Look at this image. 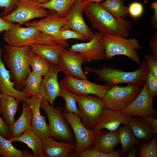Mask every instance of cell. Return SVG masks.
Instances as JSON below:
<instances>
[{"instance_id": "6da1fadb", "label": "cell", "mask_w": 157, "mask_h": 157, "mask_svg": "<svg viewBox=\"0 0 157 157\" xmlns=\"http://www.w3.org/2000/svg\"><path fill=\"white\" fill-rule=\"evenodd\" d=\"M83 12L92 27L104 33L127 38L132 22L123 18H116L104 8L100 3L90 2L85 6Z\"/></svg>"}, {"instance_id": "7a4b0ae2", "label": "cell", "mask_w": 157, "mask_h": 157, "mask_svg": "<svg viewBox=\"0 0 157 157\" xmlns=\"http://www.w3.org/2000/svg\"><path fill=\"white\" fill-rule=\"evenodd\" d=\"M3 47V58L9 71L11 81L14 83L17 90H22L24 83L31 72L29 46L17 47L4 44Z\"/></svg>"}, {"instance_id": "3957f363", "label": "cell", "mask_w": 157, "mask_h": 157, "mask_svg": "<svg viewBox=\"0 0 157 157\" xmlns=\"http://www.w3.org/2000/svg\"><path fill=\"white\" fill-rule=\"evenodd\" d=\"M84 69L87 72H93L97 75V80L104 81L106 84L111 86L122 83L142 86L150 71L145 60H142L139 68L134 71H124L106 65L100 69L89 67H85Z\"/></svg>"}, {"instance_id": "277c9868", "label": "cell", "mask_w": 157, "mask_h": 157, "mask_svg": "<svg viewBox=\"0 0 157 157\" xmlns=\"http://www.w3.org/2000/svg\"><path fill=\"white\" fill-rule=\"evenodd\" d=\"M40 108L44 112L49 123L50 136L58 141L76 144L74 134L64 117L65 108L58 106L55 108L46 100H41Z\"/></svg>"}, {"instance_id": "5b68a950", "label": "cell", "mask_w": 157, "mask_h": 157, "mask_svg": "<svg viewBox=\"0 0 157 157\" xmlns=\"http://www.w3.org/2000/svg\"><path fill=\"white\" fill-rule=\"evenodd\" d=\"M100 42L104 49L106 59L110 60L115 56L122 55L138 65L140 64L138 51L141 50L142 47L138 40L103 33Z\"/></svg>"}, {"instance_id": "8992f818", "label": "cell", "mask_w": 157, "mask_h": 157, "mask_svg": "<svg viewBox=\"0 0 157 157\" xmlns=\"http://www.w3.org/2000/svg\"><path fill=\"white\" fill-rule=\"evenodd\" d=\"M72 93L76 99L82 122L88 129H93L105 108L102 99L90 94Z\"/></svg>"}, {"instance_id": "52a82bcc", "label": "cell", "mask_w": 157, "mask_h": 157, "mask_svg": "<svg viewBox=\"0 0 157 157\" xmlns=\"http://www.w3.org/2000/svg\"><path fill=\"white\" fill-rule=\"evenodd\" d=\"M141 90L139 86L131 84L125 87L112 86L102 99L105 108L119 111L129 105Z\"/></svg>"}, {"instance_id": "ba28073f", "label": "cell", "mask_w": 157, "mask_h": 157, "mask_svg": "<svg viewBox=\"0 0 157 157\" xmlns=\"http://www.w3.org/2000/svg\"><path fill=\"white\" fill-rule=\"evenodd\" d=\"M64 117L73 132L76 140L75 147L71 157H75L86 149L93 148V140L97 132L87 128L81 120L78 115L67 112L65 110Z\"/></svg>"}, {"instance_id": "9c48e42d", "label": "cell", "mask_w": 157, "mask_h": 157, "mask_svg": "<svg viewBox=\"0 0 157 157\" xmlns=\"http://www.w3.org/2000/svg\"><path fill=\"white\" fill-rule=\"evenodd\" d=\"M60 88L76 94L94 95L102 99L112 86L106 84L97 85L86 79H81L70 75L65 76L59 81Z\"/></svg>"}, {"instance_id": "30bf717a", "label": "cell", "mask_w": 157, "mask_h": 157, "mask_svg": "<svg viewBox=\"0 0 157 157\" xmlns=\"http://www.w3.org/2000/svg\"><path fill=\"white\" fill-rule=\"evenodd\" d=\"M49 14L45 9L39 6L37 3L29 0H18L16 9L3 18L8 22H16L21 25L32 19L45 17Z\"/></svg>"}, {"instance_id": "8fae6325", "label": "cell", "mask_w": 157, "mask_h": 157, "mask_svg": "<svg viewBox=\"0 0 157 157\" xmlns=\"http://www.w3.org/2000/svg\"><path fill=\"white\" fill-rule=\"evenodd\" d=\"M83 63H86L83 55L65 48L60 54L57 65L60 72L65 75H70L77 79H86L87 77L82 68Z\"/></svg>"}, {"instance_id": "7c38bea8", "label": "cell", "mask_w": 157, "mask_h": 157, "mask_svg": "<svg viewBox=\"0 0 157 157\" xmlns=\"http://www.w3.org/2000/svg\"><path fill=\"white\" fill-rule=\"evenodd\" d=\"M89 2L87 0H76L66 16L67 22L63 28L77 32L89 41L93 38L94 33L87 26L83 15L84 8Z\"/></svg>"}, {"instance_id": "4fadbf2b", "label": "cell", "mask_w": 157, "mask_h": 157, "mask_svg": "<svg viewBox=\"0 0 157 157\" xmlns=\"http://www.w3.org/2000/svg\"><path fill=\"white\" fill-rule=\"evenodd\" d=\"M153 99L149 96L145 81L142 88L134 100L119 111L130 116L157 118L156 113L154 108Z\"/></svg>"}, {"instance_id": "5bb4252c", "label": "cell", "mask_w": 157, "mask_h": 157, "mask_svg": "<svg viewBox=\"0 0 157 157\" xmlns=\"http://www.w3.org/2000/svg\"><path fill=\"white\" fill-rule=\"evenodd\" d=\"M60 71L57 65L50 63L49 68L40 85L38 99L47 101L53 106L56 98L59 97L60 87L58 75Z\"/></svg>"}, {"instance_id": "9a60e30c", "label": "cell", "mask_w": 157, "mask_h": 157, "mask_svg": "<svg viewBox=\"0 0 157 157\" xmlns=\"http://www.w3.org/2000/svg\"><path fill=\"white\" fill-rule=\"evenodd\" d=\"M94 33L93 38L88 42L76 43L71 45L68 49L71 51L83 55L86 63L102 61L106 59L104 49L100 42L104 33L94 31Z\"/></svg>"}, {"instance_id": "2e32d148", "label": "cell", "mask_w": 157, "mask_h": 157, "mask_svg": "<svg viewBox=\"0 0 157 157\" xmlns=\"http://www.w3.org/2000/svg\"><path fill=\"white\" fill-rule=\"evenodd\" d=\"M131 117L119 111L104 108L93 129L97 133L104 129L117 131L120 125H128Z\"/></svg>"}, {"instance_id": "e0dca14e", "label": "cell", "mask_w": 157, "mask_h": 157, "mask_svg": "<svg viewBox=\"0 0 157 157\" xmlns=\"http://www.w3.org/2000/svg\"><path fill=\"white\" fill-rule=\"evenodd\" d=\"M41 32L31 27H22L18 24L5 31L3 40L8 45L14 46L25 45L35 39Z\"/></svg>"}, {"instance_id": "ac0fdd59", "label": "cell", "mask_w": 157, "mask_h": 157, "mask_svg": "<svg viewBox=\"0 0 157 157\" xmlns=\"http://www.w3.org/2000/svg\"><path fill=\"white\" fill-rule=\"evenodd\" d=\"M70 39L86 40L83 35L77 32L69 29L62 28L57 33L52 35H45L40 32L35 39L26 45L29 46L33 43L44 44H63L68 47L69 44L67 40Z\"/></svg>"}, {"instance_id": "d6986e66", "label": "cell", "mask_w": 157, "mask_h": 157, "mask_svg": "<svg viewBox=\"0 0 157 157\" xmlns=\"http://www.w3.org/2000/svg\"><path fill=\"white\" fill-rule=\"evenodd\" d=\"M0 92L2 94H6L14 97L20 102L25 101L28 98L26 90H17L13 82L11 80L9 71L6 68L1 56L4 51L0 46Z\"/></svg>"}, {"instance_id": "ffe728a7", "label": "cell", "mask_w": 157, "mask_h": 157, "mask_svg": "<svg viewBox=\"0 0 157 157\" xmlns=\"http://www.w3.org/2000/svg\"><path fill=\"white\" fill-rule=\"evenodd\" d=\"M67 21V17L59 16L56 13L49 14L38 21L28 22L24 24L26 26L36 28L45 35L57 33L65 26Z\"/></svg>"}, {"instance_id": "44dd1931", "label": "cell", "mask_w": 157, "mask_h": 157, "mask_svg": "<svg viewBox=\"0 0 157 157\" xmlns=\"http://www.w3.org/2000/svg\"><path fill=\"white\" fill-rule=\"evenodd\" d=\"M41 100L32 97L27 98L25 101L30 108L31 119L30 127L42 139L47 136H50L46 117L42 115L40 111Z\"/></svg>"}, {"instance_id": "7402d4cb", "label": "cell", "mask_w": 157, "mask_h": 157, "mask_svg": "<svg viewBox=\"0 0 157 157\" xmlns=\"http://www.w3.org/2000/svg\"><path fill=\"white\" fill-rule=\"evenodd\" d=\"M43 157H71L75 144L56 140L51 136L42 139Z\"/></svg>"}, {"instance_id": "603a6c76", "label": "cell", "mask_w": 157, "mask_h": 157, "mask_svg": "<svg viewBox=\"0 0 157 157\" xmlns=\"http://www.w3.org/2000/svg\"><path fill=\"white\" fill-rule=\"evenodd\" d=\"M120 143L117 130L105 131L102 129L97 133L93 142L92 148L105 154L114 151L116 146Z\"/></svg>"}, {"instance_id": "cb8c5ba5", "label": "cell", "mask_w": 157, "mask_h": 157, "mask_svg": "<svg viewBox=\"0 0 157 157\" xmlns=\"http://www.w3.org/2000/svg\"><path fill=\"white\" fill-rule=\"evenodd\" d=\"M29 46L32 52L45 59L50 63L56 65L61 51L67 47L63 44H44L33 43Z\"/></svg>"}, {"instance_id": "d4e9b609", "label": "cell", "mask_w": 157, "mask_h": 157, "mask_svg": "<svg viewBox=\"0 0 157 157\" xmlns=\"http://www.w3.org/2000/svg\"><path fill=\"white\" fill-rule=\"evenodd\" d=\"M8 140L11 142L16 141L23 142L32 150L34 157H43L42 151V140L30 127L25 129L20 136L10 137Z\"/></svg>"}, {"instance_id": "484cf974", "label": "cell", "mask_w": 157, "mask_h": 157, "mask_svg": "<svg viewBox=\"0 0 157 157\" xmlns=\"http://www.w3.org/2000/svg\"><path fill=\"white\" fill-rule=\"evenodd\" d=\"M128 125L135 137L140 142H149L155 135L142 117L131 116Z\"/></svg>"}, {"instance_id": "4316f807", "label": "cell", "mask_w": 157, "mask_h": 157, "mask_svg": "<svg viewBox=\"0 0 157 157\" xmlns=\"http://www.w3.org/2000/svg\"><path fill=\"white\" fill-rule=\"evenodd\" d=\"M22 102L21 115L16 122L8 126L11 137L20 136L25 129L31 126V114L30 108L25 101Z\"/></svg>"}, {"instance_id": "83f0119b", "label": "cell", "mask_w": 157, "mask_h": 157, "mask_svg": "<svg viewBox=\"0 0 157 157\" xmlns=\"http://www.w3.org/2000/svg\"><path fill=\"white\" fill-rule=\"evenodd\" d=\"M20 102L14 97L2 94L0 101V113L6 125L10 126L15 122L14 117Z\"/></svg>"}, {"instance_id": "f1b7e54d", "label": "cell", "mask_w": 157, "mask_h": 157, "mask_svg": "<svg viewBox=\"0 0 157 157\" xmlns=\"http://www.w3.org/2000/svg\"><path fill=\"white\" fill-rule=\"evenodd\" d=\"M117 131L122 146L120 153L122 156L133 146L140 145L141 142L135 137L128 125H120Z\"/></svg>"}, {"instance_id": "f546056e", "label": "cell", "mask_w": 157, "mask_h": 157, "mask_svg": "<svg viewBox=\"0 0 157 157\" xmlns=\"http://www.w3.org/2000/svg\"><path fill=\"white\" fill-rule=\"evenodd\" d=\"M76 0H49L44 3H37L40 7L54 10L60 17H65Z\"/></svg>"}, {"instance_id": "4dcf8cb0", "label": "cell", "mask_w": 157, "mask_h": 157, "mask_svg": "<svg viewBox=\"0 0 157 157\" xmlns=\"http://www.w3.org/2000/svg\"><path fill=\"white\" fill-rule=\"evenodd\" d=\"M1 156L4 157H34L28 151H22L15 148L11 142L0 135Z\"/></svg>"}, {"instance_id": "1f68e13d", "label": "cell", "mask_w": 157, "mask_h": 157, "mask_svg": "<svg viewBox=\"0 0 157 157\" xmlns=\"http://www.w3.org/2000/svg\"><path fill=\"white\" fill-rule=\"evenodd\" d=\"M100 3L116 18L125 17L128 14V7L124 5L123 0H106Z\"/></svg>"}, {"instance_id": "d6a6232c", "label": "cell", "mask_w": 157, "mask_h": 157, "mask_svg": "<svg viewBox=\"0 0 157 157\" xmlns=\"http://www.w3.org/2000/svg\"><path fill=\"white\" fill-rule=\"evenodd\" d=\"M29 64L32 71L41 76H44L49 70L50 63L45 59L33 53L31 50Z\"/></svg>"}, {"instance_id": "836d02e7", "label": "cell", "mask_w": 157, "mask_h": 157, "mask_svg": "<svg viewBox=\"0 0 157 157\" xmlns=\"http://www.w3.org/2000/svg\"><path fill=\"white\" fill-rule=\"evenodd\" d=\"M42 76L35 73L32 71L29 74L24 82L23 87L27 92L28 98H38L39 88L42 79Z\"/></svg>"}, {"instance_id": "e575fe53", "label": "cell", "mask_w": 157, "mask_h": 157, "mask_svg": "<svg viewBox=\"0 0 157 157\" xmlns=\"http://www.w3.org/2000/svg\"><path fill=\"white\" fill-rule=\"evenodd\" d=\"M157 138L155 135L149 142H142L138 154L140 157H157Z\"/></svg>"}, {"instance_id": "d590c367", "label": "cell", "mask_w": 157, "mask_h": 157, "mask_svg": "<svg viewBox=\"0 0 157 157\" xmlns=\"http://www.w3.org/2000/svg\"><path fill=\"white\" fill-rule=\"evenodd\" d=\"M59 97L63 98L65 101V109L66 111L79 115L76 99L72 93L60 88Z\"/></svg>"}, {"instance_id": "8d00e7d4", "label": "cell", "mask_w": 157, "mask_h": 157, "mask_svg": "<svg viewBox=\"0 0 157 157\" xmlns=\"http://www.w3.org/2000/svg\"><path fill=\"white\" fill-rule=\"evenodd\" d=\"M119 150H118L110 154L101 152L92 148L86 149L77 155L76 157H121Z\"/></svg>"}, {"instance_id": "74e56055", "label": "cell", "mask_w": 157, "mask_h": 157, "mask_svg": "<svg viewBox=\"0 0 157 157\" xmlns=\"http://www.w3.org/2000/svg\"><path fill=\"white\" fill-rule=\"evenodd\" d=\"M146 81L149 96L153 99L157 94V77L150 71Z\"/></svg>"}, {"instance_id": "f35d334b", "label": "cell", "mask_w": 157, "mask_h": 157, "mask_svg": "<svg viewBox=\"0 0 157 157\" xmlns=\"http://www.w3.org/2000/svg\"><path fill=\"white\" fill-rule=\"evenodd\" d=\"M18 0H0V8L3 9L1 13L3 17L13 12L16 8Z\"/></svg>"}, {"instance_id": "ab89813d", "label": "cell", "mask_w": 157, "mask_h": 157, "mask_svg": "<svg viewBox=\"0 0 157 157\" xmlns=\"http://www.w3.org/2000/svg\"><path fill=\"white\" fill-rule=\"evenodd\" d=\"M144 11L143 5L137 1L131 3L128 7V13L133 18H136L142 15Z\"/></svg>"}, {"instance_id": "60d3db41", "label": "cell", "mask_w": 157, "mask_h": 157, "mask_svg": "<svg viewBox=\"0 0 157 157\" xmlns=\"http://www.w3.org/2000/svg\"><path fill=\"white\" fill-rule=\"evenodd\" d=\"M144 56L150 71L157 77V59L155 58L151 54H145Z\"/></svg>"}, {"instance_id": "b9f144b4", "label": "cell", "mask_w": 157, "mask_h": 157, "mask_svg": "<svg viewBox=\"0 0 157 157\" xmlns=\"http://www.w3.org/2000/svg\"><path fill=\"white\" fill-rule=\"evenodd\" d=\"M149 46L151 52V55L157 59V31H155L153 35L150 39Z\"/></svg>"}, {"instance_id": "7bdbcfd3", "label": "cell", "mask_w": 157, "mask_h": 157, "mask_svg": "<svg viewBox=\"0 0 157 157\" xmlns=\"http://www.w3.org/2000/svg\"><path fill=\"white\" fill-rule=\"evenodd\" d=\"M0 135L4 138L8 140L11 136L8 126L2 119L0 115Z\"/></svg>"}, {"instance_id": "ee69618b", "label": "cell", "mask_w": 157, "mask_h": 157, "mask_svg": "<svg viewBox=\"0 0 157 157\" xmlns=\"http://www.w3.org/2000/svg\"><path fill=\"white\" fill-rule=\"evenodd\" d=\"M150 7L154 11V14L151 19V24L153 28H157V0L152 2L150 5Z\"/></svg>"}, {"instance_id": "f6af8a7d", "label": "cell", "mask_w": 157, "mask_h": 157, "mask_svg": "<svg viewBox=\"0 0 157 157\" xmlns=\"http://www.w3.org/2000/svg\"><path fill=\"white\" fill-rule=\"evenodd\" d=\"M1 16V14H0V33L3 31H5L9 30L16 24L6 21Z\"/></svg>"}, {"instance_id": "bcb514c9", "label": "cell", "mask_w": 157, "mask_h": 157, "mask_svg": "<svg viewBox=\"0 0 157 157\" xmlns=\"http://www.w3.org/2000/svg\"><path fill=\"white\" fill-rule=\"evenodd\" d=\"M145 121L152 130L154 133H157V119L150 117H143Z\"/></svg>"}, {"instance_id": "7dc6e473", "label": "cell", "mask_w": 157, "mask_h": 157, "mask_svg": "<svg viewBox=\"0 0 157 157\" xmlns=\"http://www.w3.org/2000/svg\"><path fill=\"white\" fill-rule=\"evenodd\" d=\"M139 145H135L131 147L129 151L126 154H125L124 157H135L138 154V151L139 147Z\"/></svg>"}, {"instance_id": "c3c4849f", "label": "cell", "mask_w": 157, "mask_h": 157, "mask_svg": "<svg viewBox=\"0 0 157 157\" xmlns=\"http://www.w3.org/2000/svg\"><path fill=\"white\" fill-rule=\"evenodd\" d=\"M88 0L89 2H95V3H99L100 1H105L106 0Z\"/></svg>"}, {"instance_id": "681fc988", "label": "cell", "mask_w": 157, "mask_h": 157, "mask_svg": "<svg viewBox=\"0 0 157 157\" xmlns=\"http://www.w3.org/2000/svg\"><path fill=\"white\" fill-rule=\"evenodd\" d=\"M49 0H38V3H46Z\"/></svg>"}, {"instance_id": "f907efd6", "label": "cell", "mask_w": 157, "mask_h": 157, "mask_svg": "<svg viewBox=\"0 0 157 157\" xmlns=\"http://www.w3.org/2000/svg\"><path fill=\"white\" fill-rule=\"evenodd\" d=\"M29 0L31 2L35 3H38V0Z\"/></svg>"}, {"instance_id": "816d5d0a", "label": "cell", "mask_w": 157, "mask_h": 157, "mask_svg": "<svg viewBox=\"0 0 157 157\" xmlns=\"http://www.w3.org/2000/svg\"><path fill=\"white\" fill-rule=\"evenodd\" d=\"M2 94L0 92V101L1 98L2 97Z\"/></svg>"}, {"instance_id": "f5cc1de1", "label": "cell", "mask_w": 157, "mask_h": 157, "mask_svg": "<svg viewBox=\"0 0 157 157\" xmlns=\"http://www.w3.org/2000/svg\"><path fill=\"white\" fill-rule=\"evenodd\" d=\"M0 156H1V149H0Z\"/></svg>"}]
</instances>
